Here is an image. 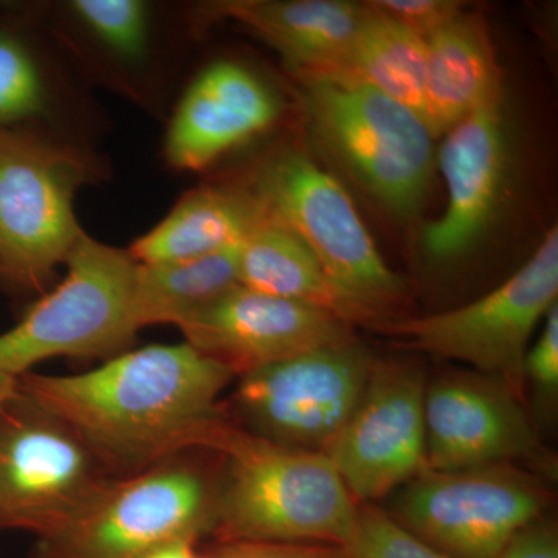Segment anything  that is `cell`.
Returning a JSON list of instances; mask_svg holds the SVG:
<instances>
[{
	"label": "cell",
	"mask_w": 558,
	"mask_h": 558,
	"mask_svg": "<svg viewBox=\"0 0 558 558\" xmlns=\"http://www.w3.org/2000/svg\"><path fill=\"white\" fill-rule=\"evenodd\" d=\"M236 374L191 344H149L72 376L25 373L17 387L64 422L110 475L130 476L205 451L227 416Z\"/></svg>",
	"instance_id": "6da1fadb"
},
{
	"label": "cell",
	"mask_w": 558,
	"mask_h": 558,
	"mask_svg": "<svg viewBox=\"0 0 558 558\" xmlns=\"http://www.w3.org/2000/svg\"><path fill=\"white\" fill-rule=\"evenodd\" d=\"M220 469L211 537L238 543L343 546L359 505L330 459L256 438L227 414L207 444Z\"/></svg>",
	"instance_id": "7a4b0ae2"
},
{
	"label": "cell",
	"mask_w": 558,
	"mask_h": 558,
	"mask_svg": "<svg viewBox=\"0 0 558 558\" xmlns=\"http://www.w3.org/2000/svg\"><path fill=\"white\" fill-rule=\"evenodd\" d=\"M312 137L381 207L414 218L427 201L436 167L425 121L357 81L296 75Z\"/></svg>",
	"instance_id": "3957f363"
},
{
	"label": "cell",
	"mask_w": 558,
	"mask_h": 558,
	"mask_svg": "<svg viewBox=\"0 0 558 558\" xmlns=\"http://www.w3.org/2000/svg\"><path fill=\"white\" fill-rule=\"evenodd\" d=\"M247 185L271 218L314 253L337 289L376 329L399 318L409 299L405 282L377 248L348 190L310 154L281 149L260 161Z\"/></svg>",
	"instance_id": "277c9868"
},
{
	"label": "cell",
	"mask_w": 558,
	"mask_h": 558,
	"mask_svg": "<svg viewBox=\"0 0 558 558\" xmlns=\"http://www.w3.org/2000/svg\"><path fill=\"white\" fill-rule=\"evenodd\" d=\"M197 453L110 480L65 526L36 538L32 558H140L168 543L209 537L219 473Z\"/></svg>",
	"instance_id": "5b68a950"
},
{
	"label": "cell",
	"mask_w": 558,
	"mask_h": 558,
	"mask_svg": "<svg viewBox=\"0 0 558 558\" xmlns=\"http://www.w3.org/2000/svg\"><path fill=\"white\" fill-rule=\"evenodd\" d=\"M65 277L0 333V373L20 377L58 357L110 359L128 351L135 317L138 263L84 231L64 263Z\"/></svg>",
	"instance_id": "8992f818"
},
{
	"label": "cell",
	"mask_w": 558,
	"mask_h": 558,
	"mask_svg": "<svg viewBox=\"0 0 558 558\" xmlns=\"http://www.w3.org/2000/svg\"><path fill=\"white\" fill-rule=\"evenodd\" d=\"M78 143L33 131H0V269L40 289L81 234L75 199L98 178Z\"/></svg>",
	"instance_id": "52a82bcc"
},
{
	"label": "cell",
	"mask_w": 558,
	"mask_h": 558,
	"mask_svg": "<svg viewBox=\"0 0 558 558\" xmlns=\"http://www.w3.org/2000/svg\"><path fill=\"white\" fill-rule=\"evenodd\" d=\"M558 295V231L550 229L521 269L483 299L440 314L399 317L374 330L400 347L468 363L498 377L526 402L524 359L529 340Z\"/></svg>",
	"instance_id": "ba28073f"
},
{
	"label": "cell",
	"mask_w": 558,
	"mask_h": 558,
	"mask_svg": "<svg viewBox=\"0 0 558 558\" xmlns=\"http://www.w3.org/2000/svg\"><path fill=\"white\" fill-rule=\"evenodd\" d=\"M374 359L354 339L248 371L238 377L227 414L275 446L326 454L354 413Z\"/></svg>",
	"instance_id": "9c48e42d"
},
{
	"label": "cell",
	"mask_w": 558,
	"mask_h": 558,
	"mask_svg": "<svg viewBox=\"0 0 558 558\" xmlns=\"http://www.w3.org/2000/svg\"><path fill=\"white\" fill-rule=\"evenodd\" d=\"M396 492L388 515L451 558H497L553 501L539 475L515 464L424 470Z\"/></svg>",
	"instance_id": "30bf717a"
},
{
	"label": "cell",
	"mask_w": 558,
	"mask_h": 558,
	"mask_svg": "<svg viewBox=\"0 0 558 558\" xmlns=\"http://www.w3.org/2000/svg\"><path fill=\"white\" fill-rule=\"evenodd\" d=\"M112 478L73 429L16 387L0 409V531L53 534Z\"/></svg>",
	"instance_id": "8fae6325"
},
{
	"label": "cell",
	"mask_w": 558,
	"mask_h": 558,
	"mask_svg": "<svg viewBox=\"0 0 558 558\" xmlns=\"http://www.w3.org/2000/svg\"><path fill=\"white\" fill-rule=\"evenodd\" d=\"M424 371L402 359H374L330 459L357 505L395 494L425 470Z\"/></svg>",
	"instance_id": "7c38bea8"
},
{
	"label": "cell",
	"mask_w": 558,
	"mask_h": 558,
	"mask_svg": "<svg viewBox=\"0 0 558 558\" xmlns=\"http://www.w3.org/2000/svg\"><path fill=\"white\" fill-rule=\"evenodd\" d=\"M425 470L529 464L553 470L526 402L501 379L476 371L442 374L425 387Z\"/></svg>",
	"instance_id": "4fadbf2b"
},
{
	"label": "cell",
	"mask_w": 558,
	"mask_h": 558,
	"mask_svg": "<svg viewBox=\"0 0 558 558\" xmlns=\"http://www.w3.org/2000/svg\"><path fill=\"white\" fill-rule=\"evenodd\" d=\"M444 135L438 161L447 208L422 234L425 256L440 266L458 263L478 247L501 208L510 171L505 90Z\"/></svg>",
	"instance_id": "5bb4252c"
},
{
	"label": "cell",
	"mask_w": 558,
	"mask_h": 558,
	"mask_svg": "<svg viewBox=\"0 0 558 558\" xmlns=\"http://www.w3.org/2000/svg\"><path fill=\"white\" fill-rule=\"evenodd\" d=\"M186 343L238 377L312 349L355 339L352 326L295 301L236 288L179 328Z\"/></svg>",
	"instance_id": "9a60e30c"
},
{
	"label": "cell",
	"mask_w": 558,
	"mask_h": 558,
	"mask_svg": "<svg viewBox=\"0 0 558 558\" xmlns=\"http://www.w3.org/2000/svg\"><path fill=\"white\" fill-rule=\"evenodd\" d=\"M278 92L242 62H209L194 76L172 112L165 159L179 171H202L279 120Z\"/></svg>",
	"instance_id": "2e32d148"
},
{
	"label": "cell",
	"mask_w": 558,
	"mask_h": 558,
	"mask_svg": "<svg viewBox=\"0 0 558 558\" xmlns=\"http://www.w3.org/2000/svg\"><path fill=\"white\" fill-rule=\"evenodd\" d=\"M51 38L106 83L135 94L160 57V9L145 0H68L50 7Z\"/></svg>",
	"instance_id": "e0dca14e"
},
{
	"label": "cell",
	"mask_w": 558,
	"mask_h": 558,
	"mask_svg": "<svg viewBox=\"0 0 558 558\" xmlns=\"http://www.w3.org/2000/svg\"><path fill=\"white\" fill-rule=\"evenodd\" d=\"M205 20H230L284 57L296 75L328 72L354 39L365 3L349 0H220Z\"/></svg>",
	"instance_id": "ac0fdd59"
},
{
	"label": "cell",
	"mask_w": 558,
	"mask_h": 558,
	"mask_svg": "<svg viewBox=\"0 0 558 558\" xmlns=\"http://www.w3.org/2000/svg\"><path fill=\"white\" fill-rule=\"evenodd\" d=\"M269 218L247 183L190 191L148 233L131 245L138 264L202 258L238 247Z\"/></svg>",
	"instance_id": "d6986e66"
},
{
	"label": "cell",
	"mask_w": 558,
	"mask_h": 558,
	"mask_svg": "<svg viewBox=\"0 0 558 558\" xmlns=\"http://www.w3.org/2000/svg\"><path fill=\"white\" fill-rule=\"evenodd\" d=\"M502 90L490 32L478 11L465 10L429 36L424 120L433 137Z\"/></svg>",
	"instance_id": "ffe728a7"
},
{
	"label": "cell",
	"mask_w": 558,
	"mask_h": 558,
	"mask_svg": "<svg viewBox=\"0 0 558 558\" xmlns=\"http://www.w3.org/2000/svg\"><path fill=\"white\" fill-rule=\"evenodd\" d=\"M238 270L242 288L328 312L352 328H369V319L337 289L310 247L270 215L240 245Z\"/></svg>",
	"instance_id": "44dd1931"
},
{
	"label": "cell",
	"mask_w": 558,
	"mask_h": 558,
	"mask_svg": "<svg viewBox=\"0 0 558 558\" xmlns=\"http://www.w3.org/2000/svg\"><path fill=\"white\" fill-rule=\"evenodd\" d=\"M363 3L365 16L348 50L328 72L317 75L366 84L424 120L427 40Z\"/></svg>",
	"instance_id": "7402d4cb"
},
{
	"label": "cell",
	"mask_w": 558,
	"mask_h": 558,
	"mask_svg": "<svg viewBox=\"0 0 558 558\" xmlns=\"http://www.w3.org/2000/svg\"><path fill=\"white\" fill-rule=\"evenodd\" d=\"M73 92L53 51L28 33L0 25V131H33L64 140L58 131Z\"/></svg>",
	"instance_id": "603a6c76"
},
{
	"label": "cell",
	"mask_w": 558,
	"mask_h": 558,
	"mask_svg": "<svg viewBox=\"0 0 558 558\" xmlns=\"http://www.w3.org/2000/svg\"><path fill=\"white\" fill-rule=\"evenodd\" d=\"M238 256L240 245L202 258L138 264L135 317L140 330L150 325L180 328L240 288Z\"/></svg>",
	"instance_id": "cb8c5ba5"
},
{
	"label": "cell",
	"mask_w": 558,
	"mask_h": 558,
	"mask_svg": "<svg viewBox=\"0 0 558 558\" xmlns=\"http://www.w3.org/2000/svg\"><path fill=\"white\" fill-rule=\"evenodd\" d=\"M339 548L341 558H451L411 535L376 505H359L351 538Z\"/></svg>",
	"instance_id": "d4e9b609"
},
{
	"label": "cell",
	"mask_w": 558,
	"mask_h": 558,
	"mask_svg": "<svg viewBox=\"0 0 558 558\" xmlns=\"http://www.w3.org/2000/svg\"><path fill=\"white\" fill-rule=\"evenodd\" d=\"M524 381L535 391L538 407L550 411L558 396V304L545 317L542 336L527 349Z\"/></svg>",
	"instance_id": "484cf974"
},
{
	"label": "cell",
	"mask_w": 558,
	"mask_h": 558,
	"mask_svg": "<svg viewBox=\"0 0 558 558\" xmlns=\"http://www.w3.org/2000/svg\"><path fill=\"white\" fill-rule=\"evenodd\" d=\"M366 3L425 40L468 10V3L458 0H369Z\"/></svg>",
	"instance_id": "4316f807"
},
{
	"label": "cell",
	"mask_w": 558,
	"mask_h": 558,
	"mask_svg": "<svg viewBox=\"0 0 558 558\" xmlns=\"http://www.w3.org/2000/svg\"><path fill=\"white\" fill-rule=\"evenodd\" d=\"M497 558H558L557 529L549 521H531L506 543Z\"/></svg>",
	"instance_id": "83f0119b"
},
{
	"label": "cell",
	"mask_w": 558,
	"mask_h": 558,
	"mask_svg": "<svg viewBox=\"0 0 558 558\" xmlns=\"http://www.w3.org/2000/svg\"><path fill=\"white\" fill-rule=\"evenodd\" d=\"M233 548L238 558H341L339 546L317 543H238Z\"/></svg>",
	"instance_id": "f1b7e54d"
},
{
	"label": "cell",
	"mask_w": 558,
	"mask_h": 558,
	"mask_svg": "<svg viewBox=\"0 0 558 558\" xmlns=\"http://www.w3.org/2000/svg\"><path fill=\"white\" fill-rule=\"evenodd\" d=\"M197 545L199 543L182 539V542L168 543V545L153 549L140 558H197V553H199Z\"/></svg>",
	"instance_id": "f546056e"
},
{
	"label": "cell",
	"mask_w": 558,
	"mask_h": 558,
	"mask_svg": "<svg viewBox=\"0 0 558 558\" xmlns=\"http://www.w3.org/2000/svg\"><path fill=\"white\" fill-rule=\"evenodd\" d=\"M17 387V377L0 373V409L5 405L7 400L14 395Z\"/></svg>",
	"instance_id": "4dcf8cb0"
},
{
	"label": "cell",
	"mask_w": 558,
	"mask_h": 558,
	"mask_svg": "<svg viewBox=\"0 0 558 558\" xmlns=\"http://www.w3.org/2000/svg\"><path fill=\"white\" fill-rule=\"evenodd\" d=\"M0 275H2V269H0Z\"/></svg>",
	"instance_id": "1f68e13d"
}]
</instances>
